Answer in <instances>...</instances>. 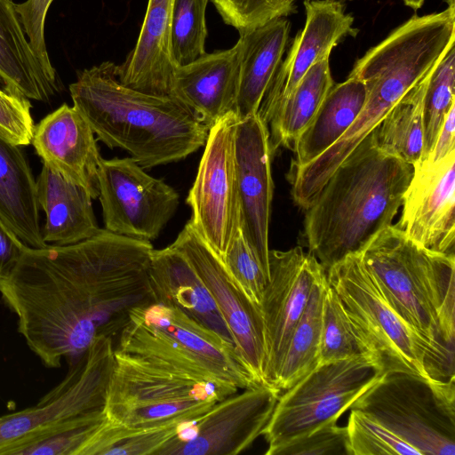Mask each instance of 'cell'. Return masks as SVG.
<instances>
[{
  "mask_svg": "<svg viewBox=\"0 0 455 455\" xmlns=\"http://www.w3.org/2000/svg\"><path fill=\"white\" fill-rule=\"evenodd\" d=\"M150 241L100 229L67 245L25 246L0 294L18 331L47 368H60L100 337L119 334L138 307L155 301Z\"/></svg>",
  "mask_w": 455,
  "mask_h": 455,
  "instance_id": "1",
  "label": "cell"
},
{
  "mask_svg": "<svg viewBox=\"0 0 455 455\" xmlns=\"http://www.w3.org/2000/svg\"><path fill=\"white\" fill-rule=\"evenodd\" d=\"M412 174L411 164L378 147L374 131L344 159L306 209L308 252L325 272L392 225Z\"/></svg>",
  "mask_w": 455,
  "mask_h": 455,
  "instance_id": "2",
  "label": "cell"
},
{
  "mask_svg": "<svg viewBox=\"0 0 455 455\" xmlns=\"http://www.w3.org/2000/svg\"><path fill=\"white\" fill-rule=\"evenodd\" d=\"M69 92L98 140L143 169L185 159L205 144L209 128L187 106L123 84L112 61L80 72Z\"/></svg>",
  "mask_w": 455,
  "mask_h": 455,
  "instance_id": "3",
  "label": "cell"
},
{
  "mask_svg": "<svg viewBox=\"0 0 455 455\" xmlns=\"http://www.w3.org/2000/svg\"><path fill=\"white\" fill-rule=\"evenodd\" d=\"M362 260L392 308L454 376L455 257L426 249L396 226L379 232Z\"/></svg>",
  "mask_w": 455,
  "mask_h": 455,
  "instance_id": "4",
  "label": "cell"
},
{
  "mask_svg": "<svg viewBox=\"0 0 455 455\" xmlns=\"http://www.w3.org/2000/svg\"><path fill=\"white\" fill-rule=\"evenodd\" d=\"M238 389L211 374L115 348L105 410L110 422L126 427L194 421Z\"/></svg>",
  "mask_w": 455,
  "mask_h": 455,
  "instance_id": "5",
  "label": "cell"
},
{
  "mask_svg": "<svg viewBox=\"0 0 455 455\" xmlns=\"http://www.w3.org/2000/svg\"><path fill=\"white\" fill-rule=\"evenodd\" d=\"M114 349L113 338H98L69 361L65 378L36 405L1 415L0 455H14L46 435L107 419Z\"/></svg>",
  "mask_w": 455,
  "mask_h": 455,
  "instance_id": "6",
  "label": "cell"
},
{
  "mask_svg": "<svg viewBox=\"0 0 455 455\" xmlns=\"http://www.w3.org/2000/svg\"><path fill=\"white\" fill-rule=\"evenodd\" d=\"M326 277L384 373L403 371L441 379L443 371L450 378L431 347L387 303L360 253L332 265Z\"/></svg>",
  "mask_w": 455,
  "mask_h": 455,
  "instance_id": "7",
  "label": "cell"
},
{
  "mask_svg": "<svg viewBox=\"0 0 455 455\" xmlns=\"http://www.w3.org/2000/svg\"><path fill=\"white\" fill-rule=\"evenodd\" d=\"M118 335L117 350L155 356L189 371L211 374L239 389L261 384L233 345L161 302L135 308Z\"/></svg>",
  "mask_w": 455,
  "mask_h": 455,
  "instance_id": "8",
  "label": "cell"
},
{
  "mask_svg": "<svg viewBox=\"0 0 455 455\" xmlns=\"http://www.w3.org/2000/svg\"><path fill=\"white\" fill-rule=\"evenodd\" d=\"M350 409L379 422L420 455L455 454L454 377L385 372Z\"/></svg>",
  "mask_w": 455,
  "mask_h": 455,
  "instance_id": "9",
  "label": "cell"
},
{
  "mask_svg": "<svg viewBox=\"0 0 455 455\" xmlns=\"http://www.w3.org/2000/svg\"><path fill=\"white\" fill-rule=\"evenodd\" d=\"M384 374L371 355L319 364L280 395L262 432L266 455L337 422L353 403Z\"/></svg>",
  "mask_w": 455,
  "mask_h": 455,
  "instance_id": "10",
  "label": "cell"
},
{
  "mask_svg": "<svg viewBox=\"0 0 455 455\" xmlns=\"http://www.w3.org/2000/svg\"><path fill=\"white\" fill-rule=\"evenodd\" d=\"M237 116L231 112L208 131L196 180L186 199L188 222L222 259L240 228L235 168Z\"/></svg>",
  "mask_w": 455,
  "mask_h": 455,
  "instance_id": "11",
  "label": "cell"
},
{
  "mask_svg": "<svg viewBox=\"0 0 455 455\" xmlns=\"http://www.w3.org/2000/svg\"><path fill=\"white\" fill-rule=\"evenodd\" d=\"M98 188L105 229L120 235L156 239L179 205L176 190L132 157L100 158Z\"/></svg>",
  "mask_w": 455,
  "mask_h": 455,
  "instance_id": "12",
  "label": "cell"
},
{
  "mask_svg": "<svg viewBox=\"0 0 455 455\" xmlns=\"http://www.w3.org/2000/svg\"><path fill=\"white\" fill-rule=\"evenodd\" d=\"M183 426L157 455H236L262 435L280 390L267 384L243 389Z\"/></svg>",
  "mask_w": 455,
  "mask_h": 455,
  "instance_id": "13",
  "label": "cell"
},
{
  "mask_svg": "<svg viewBox=\"0 0 455 455\" xmlns=\"http://www.w3.org/2000/svg\"><path fill=\"white\" fill-rule=\"evenodd\" d=\"M269 280L259 308L264 322L266 363L264 383L274 387L292 331L324 268L301 246L269 250Z\"/></svg>",
  "mask_w": 455,
  "mask_h": 455,
  "instance_id": "14",
  "label": "cell"
},
{
  "mask_svg": "<svg viewBox=\"0 0 455 455\" xmlns=\"http://www.w3.org/2000/svg\"><path fill=\"white\" fill-rule=\"evenodd\" d=\"M172 245L186 256L203 280L232 334L238 355L256 380L265 384V329L259 307L188 221Z\"/></svg>",
  "mask_w": 455,
  "mask_h": 455,
  "instance_id": "15",
  "label": "cell"
},
{
  "mask_svg": "<svg viewBox=\"0 0 455 455\" xmlns=\"http://www.w3.org/2000/svg\"><path fill=\"white\" fill-rule=\"evenodd\" d=\"M272 156L268 128L258 113L238 119L235 168L240 228L268 277V230L274 191Z\"/></svg>",
  "mask_w": 455,
  "mask_h": 455,
  "instance_id": "16",
  "label": "cell"
},
{
  "mask_svg": "<svg viewBox=\"0 0 455 455\" xmlns=\"http://www.w3.org/2000/svg\"><path fill=\"white\" fill-rule=\"evenodd\" d=\"M402 208L395 226L411 240L434 251L454 254L455 151L413 165Z\"/></svg>",
  "mask_w": 455,
  "mask_h": 455,
  "instance_id": "17",
  "label": "cell"
},
{
  "mask_svg": "<svg viewBox=\"0 0 455 455\" xmlns=\"http://www.w3.org/2000/svg\"><path fill=\"white\" fill-rule=\"evenodd\" d=\"M306 22L280 63L258 109L267 125L307 70L330 57L331 50L347 35H355L354 18L341 0H305Z\"/></svg>",
  "mask_w": 455,
  "mask_h": 455,
  "instance_id": "18",
  "label": "cell"
},
{
  "mask_svg": "<svg viewBox=\"0 0 455 455\" xmlns=\"http://www.w3.org/2000/svg\"><path fill=\"white\" fill-rule=\"evenodd\" d=\"M43 164L99 196L100 155L94 132L80 112L64 103L35 125L31 140Z\"/></svg>",
  "mask_w": 455,
  "mask_h": 455,
  "instance_id": "19",
  "label": "cell"
},
{
  "mask_svg": "<svg viewBox=\"0 0 455 455\" xmlns=\"http://www.w3.org/2000/svg\"><path fill=\"white\" fill-rule=\"evenodd\" d=\"M240 52L238 39L228 50L206 52L175 69L172 96L187 106L209 129L221 117L235 112Z\"/></svg>",
  "mask_w": 455,
  "mask_h": 455,
  "instance_id": "20",
  "label": "cell"
},
{
  "mask_svg": "<svg viewBox=\"0 0 455 455\" xmlns=\"http://www.w3.org/2000/svg\"><path fill=\"white\" fill-rule=\"evenodd\" d=\"M149 281L155 301L180 310L235 347L212 294L180 250L171 244L152 251Z\"/></svg>",
  "mask_w": 455,
  "mask_h": 455,
  "instance_id": "21",
  "label": "cell"
},
{
  "mask_svg": "<svg viewBox=\"0 0 455 455\" xmlns=\"http://www.w3.org/2000/svg\"><path fill=\"white\" fill-rule=\"evenodd\" d=\"M173 0H148L134 48L117 65L120 82L143 92L172 96L176 65L171 54Z\"/></svg>",
  "mask_w": 455,
  "mask_h": 455,
  "instance_id": "22",
  "label": "cell"
},
{
  "mask_svg": "<svg viewBox=\"0 0 455 455\" xmlns=\"http://www.w3.org/2000/svg\"><path fill=\"white\" fill-rule=\"evenodd\" d=\"M36 191L39 209L45 214L42 228L45 243H76L100 229L89 193L44 164L36 180Z\"/></svg>",
  "mask_w": 455,
  "mask_h": 455,
  "instance_id": "23",
  "label": "cell"
},
{
  "mask_svg": "<svg viewBox=\"0 0 455 455\" xmlns=\"http://www.w3.org/2000/svg\"><path fill=\"white\" fill-rule=\"evenodd\" d=\"M0 87L42 102L60 90L58 78L46 72L32 51L12 0H0Z\"/></svg>",
  "mask_w": 455,
  "mask_h": 455,
  "instance_id": "24",
  "label": "cell"
},
{
  "mask_svg": "<svg viewBox=\"0 0 455 455\" xmlns=\"http://www.w3.org/2000/svg\"><path fill=\"white\" fill-rule=\"evenodd\" d=\"M290 30V20L280 17L239 33L240 77L235 112L238 119L258 112L283 60Z\"/></svg>",
  "mask_w": 455,
  "mask_h": 455,
  "instance_id": "25",
  "label": "cell"
},
{
  "mask_svg": "<svg viewBox=\"0 0 455 455\" xmlns=\"http://www.w3.org/2000/svg\"><path fill=\"white\" fill-rule=\"evenodd\" d=\"M20 147L0 132V219L27 246L42 248L36 180Z\"/></svg>",
  "mask_w": 455,
  "mask_h": 455,
  "instance_id": "26",
  "label": "cell"
},
{
  "mask_svg": "<svg viewBox=\"0 0 455 455\" xmlns=\"http://www.w3.org/2000/svg\"><path fill=\"white\" fill-rule=\"evenodd\" d=\"M366 94L363 82L355 77L333 84L311 124L295 141L291 168L310 163L337 142L359 115Z\"/></svg>",
  "mask_w": 455,
  "mask_h": 455,
  "instance_id": "27",
  "label": "cell"
},
{
  "mask_svg": "<svg viewBox=\"0 0 455 455\" xmlns=\"http://www.w3.org/2000/svg\"><path fill=\"white\" fill-rule=\"evenodd\" d=\"M333 84L329 58L319 60L307 70L267 124L272 154L280 146L292 149Z\"/></svg>",
  "mask_w": 455,
  "mask_h": 455,
  "instance_id": "28",
  "label": "cell"
},
{
  "mask_svg": "<svg viewBox=\"0 0 455 455\" xmlns=\"http://www.w3.org/2000/svg\"><path fill=\"white\" fill-rule=\"evenodd\" d=\"M430 75L404 93L374 130L377 145L383 152L412 166L423 152L424 99Z\"/></svg>",
  "mask_w": 455,
  "mask_h": 455,
  "instance_id": "29",
  "label": "cell"
},
{
  "mask_svg": "<svg viewBox=\"0 0 455 455\" xmlns=\"http://www.w3.org/2000/svg\"><path fill=\"white\" fill-rule=\"evenodd\" d=\"M324 274L315 284L303 314L295 326L274 387L286 390L312 371L319 363Z\"/></svg>",
  "mask_w": 455,
  "mask_h": 455,
  "instance_id": "30",
  "label": "cell"
},
{
  "mask_svg": "<svg viewBox=\"0 0 455 455\" xmlns=\"http://www.w3.org/2000/svg\"><path fill=\"white\" fill-rule=\"evenodd\" d=\"M188 422L191 421L177 420L152 427H126L108 420L78 455H157Z\"/></svg>",
  "mask_w": 455,
  "mask_h": 455,
  "instance_id": "31",
  "label": "cell"
},
{
  "mask_svg": "<svg viewBox=\"0 0 455 455\" xmlns=\"http://www.w3.org/2000/svg\"><path fill=\"white\" fill-rule=\"evenodd\" d=\"M361 355L372 356L328 283L323 300L318 365Z\"/></svg>",
  "mask_w": 455,
  "mask_h": 455,
  "instance_id": "32",
  "label": "cell"
},
{
  "mask_svg": "<svg viewBox=\"0 0 455 455\" xmlns=\"http://www.w3.org/2000/svg\"><path fill=\"white\" fill-rule=\"evenodd\" d=\"M454 90L455 48L452 46L435 66L428 79L424 99V138L420 160L432 151L444 119L455 105Z\"/></svg>",
  "mask_w": 455,
  "mask_h": 455,
  "instance_id": "33",
  "label": "cell"
},
{
  "mask_svg": "<svg viewBox=\"0 0 455 455\" xmlns=\"http://www.w3.org/2000/svg\"><path fill=\"white\" fill-rule=\"evenodd\" d=\"M209 0H173L171 54L176 67L193 62L206 53L205 10Z\"/></svg>",
  "mask_w": 455,
  "mask_h": 455,
  "instance_id": "34",
  "label": "cell"
},
{
  "mask_svg": "<svg viewBox=\"0 0 455 455\" xmlns=\"http://www.w3.org/2000/svg\"><path fill=\"white\" fill-rule=\"evenodd\" d=\"M347 430L352 455H420L390 429L356 409H350Z\"/></svg>",
  "mask_w": 455,
  "mask_h": 455,
  "instance_id": "35",
  "label": "cell"
},
{
  "mask_svg": "<svg viewBox=\"0 0 455 455\" xmlns=\"http://www.w3.org/2000/svg\"><path fill=\"white\" fill-rule=\"evenodd\" d=\"M223 21L239 33L296 12L295 0H211Z\"/></svg>",
  "mask_w": 455,
  "mask_h": 455,
  "instance_id": "36",
  "label": "cell"
},
{
  "mask_svg": "<svg viewBox=\"0 0 455 455\" xmlns=\"http://www.w3.org/2000/svg\"><path fill=\"white\" fill-rule=\"evenodd\" d=\"M221 259L237 284L259 307L269 277L246 242L241 228Z\"/></svg>",
  "mask_w": 455,
  "mask_h": 455,
  "instance_id": "37",
  "label": "cell"
},
{
  "mask_svg": "<svg viewBox=\"0 0 455 455\" xmlns=\"http://www.w3.org/2000/svg\"><path fill=\"white\" fill-rule=\"evenodd\" d=\"M274 455H352L347 427L327 424L279 448Z\"/></svg>",
  "mask_w": 455,
  "mask_h": 455,
  "instance_id": "38",
  "label": "cell"
},
{
  "mask_svg": "<svg viewBox=\"0 0 455 455\" xmlns=\"http://www.w3.org/2000/svg\"><path fill=\"white\" fill-rule=\"evenodd\" d=\"M108 420V418L46 435L21 447L14 455H78L84 445Z\"/></svg>",
  "mask_w": 455,
  "mask_h": 455,
  "instance_id": "39",
  "label": "cell"
},
{
  "mask_svg": "<svg viewBox=\"0 0 455 455\" xmlns=\"http://www.w3.org/2000/svg\"><path fill=\"white\" fill-rule=\"evenodd\" d=\"M29 100L0 87V132L19 146L31 144L35 124Z\"/></svg>",
  "mask_w": 455,
  "mask_h": 455,
  "instance_id": "40",
  "label": "cell"
},
{
  "mask_svg": "<svg viewBox=\"0 0 455 455\" xmlns=\"http://www.w3.org/2000/svg\"><path fill=\"white\" fill-rule=\"evenodd\" d=\"M52 1L27 0L24 3L16 4V12L37 60L49 75L57 77L56 70L52 67L47 52L44 38L45 18Z\"/></svg>",
  "mask_w": 455,
  "mask_h": 455,
  "instance_id": "41",
  "label": "cell"
},
{
  "mask_svg": "<svg viewBox=\"0 0 455 455\" xmlns=\"http://www.w3.org/2000/svg\"><path fill=\"white\" fill-rule=\"evenodd\" d=\"M25 246L0 219V281L11 272Z\"/></svg>",
  "mask_w": 455,
  "mask_h": 455,
  "instance_id": "42",
  "label": "cell"
},
{
  "mask_svg": "<svg viewBox=\"0 0 455 455\" xmlns=\"http://www.w3.org/2000/svg\"><path fill=\"white\" fill-rule=\"evenodd\" d=\"M453 151H455V105L451 108L447 114L435 146L427 157L435 161Z\"/></svg>",
  "mask_w": 455,
  "mask_h": 455,
  "instance_id": "43",
  "label": "cell"
},
{
  "mask_svg": "<svg viewBox=\"0 0 455 455\" xmlns=\"http://www.w3.org/2000/svg\"><path fill=\"white\" fill-rule=\"evenodd\" d=\"M402 1L403 2V4L406 6L410 7L415 11L420 9L425 3V0H402Z\"/></svg>",
  "mask_w": 455,
  "mask_h": 455,
  "instance_id": "44",
  "label": "cell"
}]
</instances>
